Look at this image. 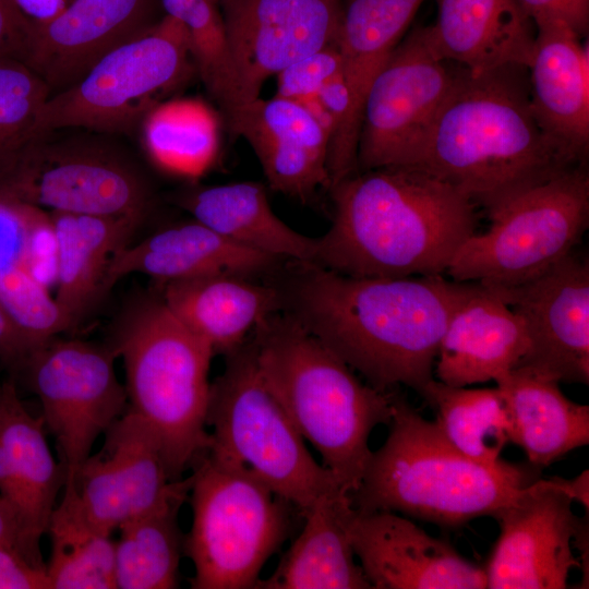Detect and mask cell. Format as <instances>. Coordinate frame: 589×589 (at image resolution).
<instances>
[{"label": "cell", "mask_w": 589, "mask_h": 589, "mask_svg": "<svg viewBox=\"0 0 589 589\" xmlns=\"http://www.w3.org/2000/svg\"><path fill=\"white\" fill-rule=\"evenodd\" d=\"M242 104L281 70L337 45L341 0H220Z\"/></svg>", "instance_id": "cell-17"}, {"label": "cell", "mask_w": 589, "mask_h": 589, "mask_svg": "<svg viewBox=\"0 0 589 589\" xmlns=\"http://www.w3.org/2000/svg\"><path fill=\"white\" fill-rule=\"evenodd\" d=\"M190 491L181 492L121 526L115 541V584L118 589H173L184 537L179 512Z\"/></svg>", "instance_id": "cell-32"}, {"label": "cell", "mask_w": 589, "mask_h": 589, "mask_svg": "<svg viewBox=\"0 0 589 589\" xmlns=\"http://www.w3.org/2000/svg\"><path fill=\"white\" fill-rule=\"evenodd\" d=\"M334 215L313 263L353 277L444 275L476 232V205L423 172L358 171L329 189Z\"/></svg>", "instance_id": "cell-3"}, {"label": "cell", "mask_w": 589, "mask_h": 589, "mask_svg": "<svg viewBox=\"0 0 589 589\" xmlns=\"http://www.w3.org/2000/svg\"><path fill=\"white\" fill-rule=\"evenodd\" d=\"M2 387H3V382H0V400H1V396H2Z\"/></svg>", "instance_id": "cell-49"}, {"label": "cell", "mask_w": 589, "mask_h": 589, "mask_svg": "<svg viewBox=\"0 0 589 589\" xmlns=\"http://www.w3.org/2000/svg\"><path fill=\"white\" fill-rule=\"evenodd\" d=\"M165 15L188 33L195 69L223 118L242 105L231 62L220 0H160Z\"/></svg>", "instance_id": "cell-36"}, {"label": "cell", "mask_w": 589, "mask_h": 589, "mask_svg": "<svg viewBox=\"0 0 589 589\" xmlns=\"http://www.w3.org/2000/svg\"><path fill=\"white\" fill-rule=\"evenodd\" d=\"M28 31L9 0H0V56L24 62Z\"/></svg>", "instance_id": "cell-43"}, {"label": "cell", "mask_w": 589, "mask_h": 589, "mask_svg": "<svg viewBox=\"0 0 589 589\" xmlns=\"http://www.w3.org/2000/svg\"><path fill=\"white\" fill-rule=\"evenodd\" d=\"M349 541L374 589H483L484 567L461 556L446 540L430 536L390 510L354 514Z\"/></svg>", "instance_id": "cell-18"}, {"label": "cell", "mask_w": 589, "mask_h": 589, "mask_svg": "<svg viewBox=\"0 0 589 589\" xmlns=\"http://www.w3.org/2000/svg\"><path fill=\"white\" fill-rule=\"evenodd\" d=\"M387 425L385 442L371 452L350 494L357 510H390L457 528L493 517L539 479L541 469L528 461L485 465L466 456L400 395Z\"/></svg>", "instance_id": "cell-4"}, {"label": "cell", "mask_w": 589, "mask_h": 589, "mask_svg": "<svg viewBox=\"0 0 589 589\" xmlns=\"http://www.w3.org/2000/svg\"><path fill=\"white\" fill-rule=\"evenodd\" d=\"M288 263L278 286L284 312L376 389L405 385L422 395L434 378L448 321L472 281L444 275L353 277L314 263Z\"/></svg>", "instance_id": "cell-1"}, {"label": "cell", "mask_w": 589, "mask_h": 589, "mask_svg": "<svg viewBox=\"0 0 589 589\" xmlns=\"http://www.w3.org/2000/svg\"><path fill=\"white\" fill-rule=\"evenodd\" d=\"M43 212L0 194V268L16 263L27 266L29 239Z\"/></svg>", "instance_id": "cell-40"}, {"label": "cell", "mask_w": 589, "mask_h": 589, "mask_svg": "<svg viewBox=\"0 0 589 589\" xmlns=\"http://www.w3.org/2000/svg\"><path fill=\"white\" fill-rule=\"evenodd\" d=\"M192 477L173 480L149 429L125 412L104 434L63 485L60 501L91 526L112 534L125 522L191 490Z\"/></svg>", "instance_id": "cell-14"}, {"label": "cell", "mask_w": 589, "mask_h": 589, "mask_svg": "<svg viewBox=\"0 0 589 589\" xmlns=\"http://www.w3.org/2000/svg\"><path fill=\"white\" fill-rule=\"evenodd\" d=\"M528 70L530 101L541 127L578 160L589 149L588 40L563 20L536 24Z\"/></svg>", "instance_id": "cell-26"}, {"label": "cell", "mask_w": 589, "mask_h": 589, "mask_svg": "<svg viewBox=\"0 0 589 589\" xmlns=\"http://www.w3.org/2000/svg\"><path fill=\"white\" fill-rule=\"evenodd\" d=\"M513 419L512 443L539 469L589 444V407L567 398L560 382L525 368L495 380Z\"/></svg>", "instance_id": "cell-31"}, {"label": "cell", "mask_w": 589, "mask_h": 589, "mask_svg": "<svg viewBox=\"0 0 589 589\" xmlns=\"http://www.w3.org/2000/svg\"><path fill=\"white\" fill-rule=\"evenodd\" d=\"M123 361L127 411L156 438L173 480L208 449L212 347L189 329L159 296L121 314L108 342Z\"/></svg>", "instance_id": "cell-6"}, {"label": "cell", "mask_w": 589, "mask_h": 589, "mask_svg": "<svg viewBox=\"0 0 589 589\" xmlns=\"http://www.w3.org/2000/svg\"><path fill=\"white\" fill-rule=\"evenodd\" d=\"M56 245V301L67 329L76 328L104 294L112 257L130 243L143 221L129 216H96L51 212Z\"/></svg>", "instance_id": "cell-28"}, {"label": "cell", "mask_w": 589, "mask_h": 589, "mask_svg": "<svg viewBox=\"0 0 589 589\" xmlns=\"http://www.w3.org/2000/svg\"><path fill=\"white\" fill-rule=\"evenodd\" d=\"M49 86L23 61L0 56V180L37 135Z\"/></svg>", "instance_id": "cell-37"}, {"label": "cell", "mask_w": 589, "mask_h": 589, "mask_svg": "<svg viewBox=\"0 0 589 589\" xmlns=\"http://www.w3.org/2000/svg\"><path fill=\"white\" fill-rule=\"evenodd\" d=\"M589 472L585 470L575 479H563L560 477H553L556 483L573 498V501L579 502L588 512L589 498H588V484Z\"/></svg>", "instance_id": "cell-48"}, {"label": "cell", "mask_w": 589, "mask_h": 589, "mask_svg": "<svg viewBox=\"0 0 589 589\" xmlns=\"http://www.w3.org/2000/svg\"><path fill=\"white\" fill-rule=\"evenodd\" d=\"M268 387L322 465L349 494L371 455L369 438L388 424L398 393L363 383L353 370L286 312L251 335Z\"/></svg>", "instance_id": "cell-5"}, {"label": "cell", "mask_w": 589, "mask_h": 589, "mask_svg": "<svg viewBox=\"0 0 589 589\" xmlns=\"http://www.w3.org/2000/svg\"><path fill=\"white\" fill-rule=\"evenodd\" d=\"M184 552L193 589H254L291 530V505L247 466L206 450L192 466Z\"/></svg>", "instance_id": "cell-7"}, {"label": "cell", "mask_w": 589, "mask_h": 589, "mask_svg": "<svg viewBox=\"0 0 589 589\" xmlns=\"http://www.w3.org/2000/svg\"><path fill=\"white\" fill-rule=\"evenodd\" d=\"M0 589H49L46 569L16 551L0 546Z\"/></svg>", "instance_id": "cell-41"}, {"label": "cell", "mask_w": 589, "mask_h": 589, "mask_svg": "<svg viewBox=\"0 0 589 589\" xmlns=\"http://www.w3.org/2000/svg\"><path fill=\"white\" fill-rule=\"evenodd\" d=\"M421 396L435 411L443 433L461 453L485 465L502 460V450L513 441V419L497 386L467 388L433 378Z\"/></svg>", "instance_id": "cell-33"}, {"label": "cell", "mask_w": 589, "mask_h": 589, "mask_svg": "<svg viewBox=\"0 0 589 589\" xmlns=\"http://www.w3.org/2000/svg\"><path fill=\"white\" fill-rule=\"evenodd\" d=\"M437 19L424 26L432 52L481 73L531 63L536 25L520 0H436Z\"/></svg>", "instance_id": "cell-25"}, {"label": "cell", "mask_w": 589, "mask_h": 589, "mask_svg": "<svg viewBox=\"0 0 589 589\" xmlns=\"http://www.w3.org/2000/svg\"><path fill=\"white\" fill-rule=\"evenodd\" d=\"M341 75L337 45L327 46L281 70L276 75V95L301 101L315 97L327 83Z\"/></svg>", "instance_id": "cell-39"}, {"label": "cell", "mask_w": 589, "mask_h": 589, "mask_svg": "<svg viewBox=\"0 0 589 589\" xmlns=\"http://www.w3.org/2000/svg\"><path fill=\"white\" fill-rule=\"evenodd\" d=\"M192 65L183 24L164 15L148 32L106 53L75 84L51 94L38 115L36 133L132 132L191 74Z\"/></svg>", "instance_id": "cell-10"}, {"label": "cell", "mask_w": 589, "mask_h": 589, "mask_svg": "<svg viewBox=\"0 0 589 589\" xmlns=\"http://www.w3.org/2000/svg\"><path fill=\"white\" fill-rule=\"evenodd\" d=\"M520 2L534 25L551 20H563L570 25L569 16L561 0H520Z\"/></svg>", "instance_id": "cell-46"}, {"label": "cell", "mask_w": 589, "mask_h": 589, "mask_svg": "<svg viewBox=\"0 0 589 589\" xmlns=\"http://www.w3.org/2000/svg\"><path fill=\"white\" fill-rule=\"evenodd\" d=\"M579 164L586 163L537 120L526 67L474 73L458 65L454 85L430 128L398 167L452 185L489 213Z\"/></svg>", "instance_id": "cell-2"}, {"label": "cell", "mask_w": 589, "mask_h": 589, "mask_svg": "<svg viewBox=\"0 0 589 589\" xmlns=\"http://www.w3.org/2000/svg\"><path fill=\"white\" fill-rule=\"evenodd\" d=\"M285 261L237 244L192 219L163 228L112 257L104 293L119 279L144 274L161 284L212 274L253 277L280 268Z\"/></svg>", "instance_id": "cell-24"}, {"label": "cell", "mask_w": 589, "mask_h": 589, "mask_svg": "<svg viewBox=\"0 0 589 589\" xmlns=\"http://www.w3.org/2000/svg\"><path fill=\"white\" fill-rule=\"evenodd\" d=\"M46 534L50 555L46 562L49 589H113L115 540L58 501Z\"/></svg>", "instance_id": "cell-35"}, {"label": "cell", "mask_w": 589, "mask_h": 589, "mask_svg": "<svg viewBox=\"0 0 589 589\" xmlns=\"http://www.w3.org/2000/svg\"><path fill=\"white\" fill-rule=\"evenodd\" d=\"M141 127L145 151L165 172L193 179L216 161L219 119L199 99L161 101L146 115Z\"/></svg>", "instance_id": "cell-34"}, {"label": "cell", "mask_w": 589, "mask_h": 589, "mask_svg": "<svg viewBox=\"0 0 589 589\" xmlns=\"http://www.w3.org/2000/svg\"><path fill=\"white\" fill-rule=\"evenodd\" d=\"M225 358L209 388L207 450L247 466L302 516L321 497L345 491L313 458L268 387L252 337Z\"/></svg>", "instance_id": "cell-8"}, {"label": "cell", "mask_w": 589, "mask_h": 589, "mask_svg": "<svg viewBox=\"0 0 589 589\" xmlns=\"http://www.w3.org/2000/svg\"><path fill=\"white\" fill-rule=\"evenodd\" d=\"M524 321L528 349L516 368L589 384V262L576 249L520 285L489 287Z\"/></svg>", "instance_id": "cell-16"}, {"label": "cell", "mask_w": 589, "mask_h": 589, "mask_svg": "<svg viewBox=\"0 0 589 589\" xmlns=\"http://www.w3.org/2000/svg\"><path fill=\"white\" fill-rule=\"evenodd\" d=\"M160 297L170 311L214 353L227 356L241 347L254 329L283 311L278 286L252 277L212 274L161 284Z\"/></svg>", "instance_id": "cell-27"}, {"label": "cell", "mask_w": 589, "mask_h": 589, "mask_svg": "<svg viewBox=\"0 0 589 589\" xmlns=\"http://www.w3.org/2000/svg\"><path fill=\"white\" fill-rule=\"evenodd\" d=\"M553 478L537 479L492 518L500 534L484 567L490 589H564L581 567L573 540L588 517Z\"/></svg>", "instance_id": "cell-15"}, {"label": "cell", "mask_w": 589, "mask_h": 589, "mask_svg": "<svg viewBox=\"0 0 589 589\" xmlns=\"http://www.w3.org/2000/svg\"><path fill=\"white\" fill-rule=\"evenodd\" d=\"M528 349L524 321L493 290L472 281L441 339L436 380L465 387L495 381L515 369Z\"/></svg>", "instance_id": "cell-23"}, {"label": "cell", "mask_w": 589, "mask_h": 589, "mask_svg": "<svg viewBox=\"0 0 589 589\" xmlns=\"http://www.w3.org/2000/svg\"><path fill=\"white\" fill-rule=\"evenodd\" d=\"M177 203L226 239L286 262L313 263L316 238L288 226L273 211L266 187L255 181L192 187Z\"/></svg>", "instance_id": "cell-30"}, {"label": "cell", "mask_w": 589, "mask_h": 589, "mask_svg": "<svg viewBox=\"0 0 589 589\" xmlns=\"http://www.w3.org/2000/svg\"><path fill=\"white\" fill-rule=\"evenodd\" d=\"M424 0H341L337 48L350 96L347 124L328 155L329 189L358 171L362 110L374 79Z\"/></svg>", "instance_id": "cell-22"}, {"label": "cell", "mask_w": 589, "mask_h": 589, "mask_svg": "<svg viewBox=\"0 0 589 589\" xmlns=\"http://www.w3.org/2000/svg\"><path fill=\"white\" fill-rule=\"evenodd\" d=\"M351 496L337 491L303 514L304 526L268 578L257 589H372L356 563L348 528Z\"/></svg>", "instance_id": "cell-29"}, {"label": "cell", "mask_w": 589, "mask_h": 589, "mask_svg": "<svg viewBox=\"0 0 589 589\" xmlns=\"http://www.w3.org/2000/svg\"><path fill=\"white\" fill-rule=\"evenodd\" d=\"M0 306L36 346L68 332L56 299L24 263L0 268Z\"/></svg>", "instance_id": "cell-38"}, {"label": "cell", "mask_w": 589, "mask_h": 589, "mask_svg": "<svg viewBox=\"0 0 589 589\" xmlns=\"http://www.w3.org/2000/svg\"><path fill=\"white\" fill-rule=\"evenodd\" d=\"M574 31L585 37L589 25V0H561Z\"/></svg>", "instance_id": "cell-47"}, {"label": "cell", "mask_w": 589, "mask_h": 589, "mask_svg": "<svg viewBox=\"0 0 589 589\" xmlns=\"http://www.w3.org/2000/svg\"><path fill=\"white\" fill-rule=\"evenodd\" d=\"M38 346L26 338L0 306V362L15 381L32 351Z\"/></svg>", "instance_id": "cell-42"}, {"label": "cell", "mask_w": 589, "mask_h": 589, "mask_svg": "<svg viewBox=\"0 0 589 589\" xmlns=\"http://www.w3.org/2000/svg\"><path fill=\"white\" fill-rule=\"evenodd\" d=\"M458 64L438 59L424 26L404 36L366 94L358 171L401 166L419 145L449 94Z\"/></svg>", "instance_id": "cell-13"}, {"label": "cell", "mask_w": 589, "mask_h": 589, "mask_svg": "<svg viewBox=\"0 0 589 589\" xmlns=\"http://www.w3.org/2000/svg\"><path fill=\"white\" fill-rule=\"evenodd\" d=\"M488 216L489 229L459 247L446 275L489 287L540 276L573 252L588 229L587 163L520 191Z\"/></svg>", "instance_id": "cell-9"}, {"label": "cell", "mask_w": 589, "mask_h": 589, "mask_svg": "<svg viewBox=\"0 0 589 589\" xmlns=\"http://www.w3.org/2000/svg\"><path fill=\"white\" fill-rule=\"evenodd\" d=\"M12 8L26 25L28 33L34 26L43 25L57 17L71 0H9Z\"/></svg>", "instance_id": "cell-44"}, {"label": "cell", "mask_w": 589, "mask_h": 589, "mask_svg": "<svg viewBox=\"0 0 589 589\" xmlns=\"http://www.w3.org/2000/svg\"><path fill=\"white\" fill-rule=\"evenodd\" d=\"M225 122L256 155L268 187L305 202L329 190L330 135L300 101L275 95L237 107Z\"/></svg>", "instance_id": "cell-20"}, {"label": "cell", "mask_w": 589, "mask_h": 589, "mask_svg": "<svg viewBox=\"0 0 589 589\" xmlns=\"http://www.w3.org/2000/svg\"><path fill=\"white\" fill-rule=\"evenodd\" d=\"M85 131L37 134L0 180V194L51 212L143 220L153 203L143 172L118 147Z\"/></svg>", "instance_id": "cell-11"}, {"label": "cell", "mask_w": 589, "mask_h": 589, "mask_svg": "<svg viewBox=\"0 0 589 589\" xmlns=\"http://www.w3.org/2000/svg\"><path fill=\"white\" fill-rule=\"evenodd\" d=\"M0 546L16 551L31 562L27 555L26 549H25L22 528H21L19 517L16 515V512L14 510L12 505L7 500H4L1 495H0Z\"/></svg>", "instance_id": "cell-45"}, {"label": "cell", "mask_w": 589, "mask_h": 589, "mask_svg": "<svg viewBox=\"0 0 589 589\" xmlns=\"http://www.w3.org/2000/svg\"><path fill=\"white\" fill-rule=\"evenodd\" d=\"M164 15L160 0H71L57 17L29 29L24 63L51 94L61 92Z\"/></svg>", "instance_id": "cell-19"}, {"label": "cell", "mask_w": 589, "mask_h": 589, "mask_svg": "<svg viewBox=\"0 0 589 589\" xmlns=\"http://www.w3.org/2000/svg\"><path fill=\"white\" fill-rule=\"evenodd\" d=\"M41 418L29 413L16 383L3 382L0 400V495L19 517L31 562L46 569L40 542L63 489L64 470L55 458Z\"/></svg>", "instance_id": "cell-21"}, {"label": "cell", "mask_w": 589, "mask_h": 589, "mask_svg": "<svg viewBox=\"0 0 589 589\" xmlns=\"http://www.w3.org/2000/svg\"><path fill=\"white\" fill-rule=\"evenodd\" d=\"M116 358L108 344L57 336L32 351L16 378L40 401V418L55 440L64 484L127 410Z\"/></svg>", "instance_id": "cell-12"}]
</instances>
